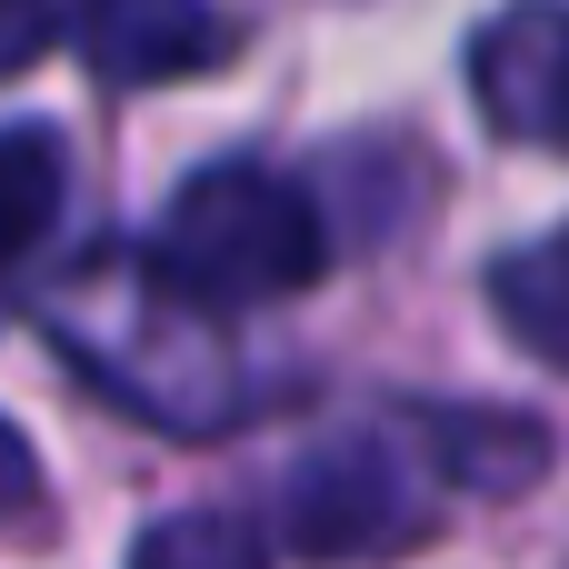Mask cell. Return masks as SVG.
Instances as JSON below:
<instances>
[{"label":"cell","instance_id":"6da1fadb","mask_svg":"<svg viewBox=\"0 0 569 569\" xmlns=\"http://www.w3.org/2000/svg\"><path fill=\"white\" fill-rule=\"evenodd\" d=\"M40 330L70 350V370L90 390H110L120 410H140L150 430H180V440H210L250 410V380H240V350L220 330V310H200L150 250H90Z\"/></svg>","mask_w":569,"mask_h":569},{"label":"cell","instance_id":"7a4b0ae2","mask_svg":"<svg viewBox=\"0 0 569 569\" xmlns=\"http://www.w3.org/2000/svg\"><path fill=\"white\" fill-rule=\"evenodd\" d=\"M150 260L200 300V310H250V300H290L330 270V220L320 200L270 170V160H210L170 190Z\"/></svg>","mask_w":569,"mask_h":569},{"label":"cell","instance_id":"3957f363","mask_svg":"<svg viewBox=\"0 0 569 569\" xmlns=\"http://www.w3.org/2000/svg\"><path fill=\"white\" fill-rule=\"evenodd\" d=\"M440 490L450 470H440L430 410H400L380 430H330L320 450H300V470L280 480V530L300 560H390L430 540Z\"/></svg>","mask_w":569,"mask_h":569},{"label":"cell","instance_id":"277c9868","mask_svg":"<svg viewBox=\"0 0 569 569\" xmlns=\"http://www.w3.org/2000/svg\"><path fill=\"white\" fill-rule=\"evenodd\" d=\"M470 100L500 140L569 150V0H510L470 40Z\"/></svg>","mask_w":569,"mask_h":569},{"label":"cell","instance_id":"5b68a950","mask_svg":"<svg viewBox=\"0 0 569 569\" xmlns=\"http://www.w3.org/2000/svg\"><path fill=\"white\" fill-rule=\"evenodd\" d=\"M230 20L210 0H80V60L110 90H160V80H200L230 60Z\"/></svg>","mask_w":569,"mask_h":569},{"label":"cell","instance_id":"8992f818","mask_svg":"<svg viewBox=\"0 0 569 569\" xmlns=\"http://www.w3.org/2000/svg\"><path fill=\"white\" fill-rule=\"evenodd\" d=\"M430 440H440L450 490H530L540 460H550V430L500 420V410H430Z\"/></svg>","mask_w":569,"mask_h":569},{"label":"cell","instance_id":"52a82bcc","mask_svg":"<svg viewBox=\"0 0 569 569\" xmlns=\"http://www.w3.org/2000/svg\"><path fill=\"white\" fill-rule=\"evenodd\" d=\"M60 190H70V160H60V140H50V130H40V120L0 130V270H20V260L50 240Z\"/></svg>","mask_w":569,"mask_h":569},{"label":"cell","instance_id":"ba28073f","mask_svg":"<svg viewBox=\"0 0 569 569\" xmlns=\"http://www.w3.org/2000/svg\"><path fill=\"white\" fill-rule=\"evenodd\" d=\"M490 300H500V320H510L540 360H560V370H569V230H560V240L510 250V260L490 270Z\"/></svg>","mask_w":569,"mask_h":569},{"label":"cell","instance_id":"9c48e42d","mask_svg":"<svg viewBox=\"0 0 569 569\" xmlns=\"http://www.w3.org/2000/svg\"><path fill=\"white\" fill-rule=\"evenodd\" d=\"M130 569H270V540L240 510H180V520L140 530Z\"/></svg>","mask_w":569,"mask_h":569},{"label":"cell","instance_id":"30bf717a","mask_svg":"<svg viewBox=\"0 0 569 569\" xmlns=\"http://www.w3.org/2000/svg\"><path fill=\"white\" fill-rule=\"evenodd\" d=\"M60 40V0H0V80H20Z\"/></svg>","mask_w":569,"mask_h":569},{"label":"cell","instance_id":"8fae6325","mask_svg":"<svg viewBox=\"0 0 569 569\" xmlns=\"http://www.w3.org/2000/svg\"><path fill=\"white\" fill-rule=\"evenodd\" d=\"M30 500H40V460H30V440L0 420V520H20Z\"/></svg>","mask_w":569,"mask_h":569}]
</instances>
